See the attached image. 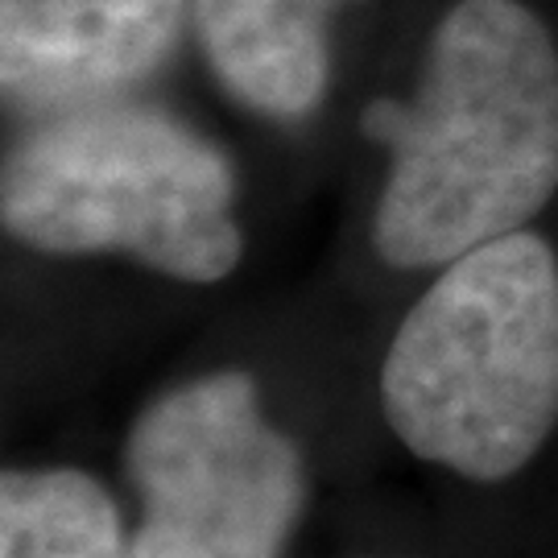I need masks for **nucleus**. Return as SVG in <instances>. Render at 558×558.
<instances>
[{
  "mask_svg": "<svg viewBox=\"0 0 558 558\" xmlns=\"http://www.w3.org/2000/svg\"><path fill=\"white\" fill-rule=\"evenodd\" d=\"M195 62V0H0L9 124L166 92Z\"/></svg>",
  "mask_w": 558,
  "mask_h": 558,
  "instance_id": "6",
  "label": "nucleus"
},
{
  "mask_svg": "<svg viewBox=\"0 0 558 558\" xmlns=\"http://www.w3.org/2000/svg\"><path fill=\"white\" fill-rule=\"evenodd\" d=\"M401 80L352 112L373 154L364 240L435 274L558 203V17L550 0H414Z\"/></svg>",
  "mask_w": 558,
  "mask_h": 558,
  "instance_id": "1",
  "label": "nucleus"
},
{
  "mask_svg": "<svg viewBox=\"0 0 558 558\" xmlns=\"http://www.w3.org/2000/svg\"><path fill=\"white\" fill-rule=\"evenodd\" d=\"M124 476L141 500L133 558H281L306 505V459L244 368L149 401L124 439Z\"/></svg>",
  "mask_w": 558,
  "mask_h": 558,
  "instance_id": "4",
  "label": "nucleus"
},
{
  "mask_svg": "<svg viewBox=\"0 0 558 558\" xmlns=\"http://www.w3.org/2000/svg\"><path fill=\"white\" fill-rule=\"evenodd\" d=\"M414 0H195V66L269 133H319L364 38L398 34Z\"/></svg>",
  "mask_w": 558,
  "mask_h": 558,
  "instance_id": "5",
  "label": "nucleus"
},
{
  "mask_svg": "<svg viewBox=\"0 0 558 558\" xmlns=\"http://www.w3.org/2000/svg\"><path fill=\"white\" fill-rule=\"evenodd\" d=\"M0 558H133L108 488L80 468L0 476Z\"/></svg>",
  "mask_w": 558,
  "mask_h": 558,
  "instance_id": "7",
  "label": "nucleus"
},
{
  "mask_svg": "<svg viewBox=\"0 0 558 558\" xmlns=\"http://www.w3.org/2000/svg\"><path fill=\"white\" fill-rule=\"evenodd\" d=\"M0 228L38 257H120L216 286L248 248L244 170L170 92L87 104L9 124Z\"/></svg>",
  "mask_w": 558,
  "mask_h": 558,
  "instance_id": "2",
  "label": "nucleus"
},
{
  "mask_svg": "<svg viewBox=\"0 0 558 558\" xmlns=\"http://www.w3.org/2000/svg\"><path fill=\"white\" fill-rule=\"evenodd\" d=\"M380 405L405 451L480 484L546 447L558 426V248L538 223L435 269L385 352Z\"/></svg>",
  "mask_w": 558,
  "mask_h": 558,
  "instance_id": "3",
  "label": "nucleus"
}]
</instances>
